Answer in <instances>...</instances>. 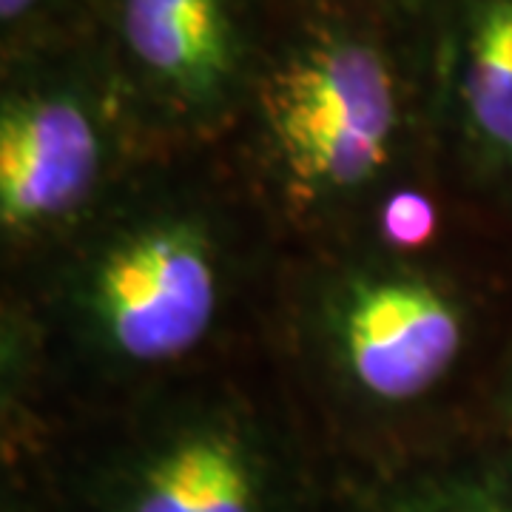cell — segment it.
<instances>
[{
    "mask_svg": "<svg viewBox=\"0 0 512 512\" xmlns=\"http://www.w3.org/2000/svg\"><path fill=\"white\" fill-rule=\"evenodd\" d=\"M282 242L220 148L160 151L72 237L0 279V336L49 424L265 339Z\"/></svg>",
    "mask_w": 512,
    "mask_h": 512,
    "instance_id": "obj_1",
    "label": "cell"
},
{
    "mask_svg": "<svg viewBox=\"0 0 512 512\" xmlns=\"http://www.w3.org/2000/svg\"><path fill=\"white\" fill-rule=\"evenodd\" d=\"M265 342L336 470L478 439L512 342V251L282 248Z\"/></svg>",
    "mask_w": 512,
    "mask_h": 512,
    "instance_id": "obj_2",
    "label": "cell"
},
{
    "mask_svg": "<svg viewBox=\"0 0 512 512\" xmlns=\"http://www.w3.org/2000/svg\"><path fill=\"white\" fill-rule=\"evenodd\" d=\"M217 148L282 248L345 239L430 160L419 23L362 0H274L251 92Z\"/></svg>",
    "mask_w": 512,
    "mask_h": 512,
    "instance_id": "obj_3",
    "label": "cell"
},
{
    "mask_svg": "<svg viewBox=\"0 0 512 512\" xmlns=\"http://www.w3.org/2000/svg\"><path fill=\"white\" fill-rule=\"evenodd\" d=\"M52 512H330L336 467L268 342L49 424Z\"/></svg>",
    "mask_w": 512,
    "mask_h": 512,
    "instance_id": "obj_4",
    "label": "cell"
},
{
    "mask_svg": "<svg viewBox=\"0 0 512 512\" xmlns=\"http://www.w3.org/2000/svg\"><path fill=\"white\" fill-rule=\"evenodd\" d=\"M154 154L97 35L0 57V279L72 237Z\"/></svg>",
    "mask_w": 512,
    "mask_h": 512,
    "instance_id": "obj_5",
    "label": "cell"
},
{
    "mask_svg": "<svg viewBox=\"0 0 512 512\" xmlns=\"http://www.w3.org/2000/svg\"><path fill=\"white\" fill-rule=\"evenodd\" d=\"M274 0H100L94 35L160 151L217 148L237 123Z\"/></svg>",
    "mask_w": 512,
    "mask_h": 512,
    "instance_id": "obj_6",
    "label": "cell"
},
{
    "mask_svg": "<svg viewBox=\"0 0 512 512\" xmlns=\"http://www.w3.org/2000/svg\"><path fill=\"white\" fill-rule=\"evenodd\" d=\"M430 160L512 248V0H430L419 18Z\"/></svg>",
    "mask_w": 512,
    "mask_h": 512,
    "instance_id": "obj_7",
    "label": "cell"
},
{
    "mask_svg": "<svg viewBox=\"0 0 512 512\" xmlns=\"http://www.w3.org/2000/svg\"><path fill=\"white\" fill-rule=\"evenodd\" d=\"M330 512H512V450L478 436L436 456L336 470Z\"/></svg>",
    "mask_w": 512,
    "mask_h": 512,
    "instance_id": "obj_8",
    "label": "cell"
},
{
    "mask_svg": "<svg viewBox=\"0 0 512 512\" xmlns=\"http://www.w3.org/2000/svg\"><path fill=\"white\" fill-rule=\"evenodd\" d=\"M100 0H0V57L94 35Z\"/></svg>",
    "mask_w": 512,
    "mask_h": 512,
    "instance_id": "obj_9",
    "label": "cell"
},
{
    "mask_svg": "<svg viewBox=\"0 0 512 512\" xmlns=\"http://www.w3.org/2000/svg\"><path fill=\"white\" fill-rule=\"evenodd\" d=\"M481 436L498 441L507 450H512V342L507 353H504V359H501L498 376H495Z\"/></svg>",
    "mask_w": 512,
    "mask_h": 512,
    "instance_id": "obj_10",
    "label": "cell"
},
{
    "mask_svg": "<svg viewBox=\"0 0 512 512\" xmlns=\"http://www.w3.org/2000/svg\"><path fill=\"white\" fill-rule=\"evenodd\" d=\"M362 3H370V6L382 9L393 18L407 20V23H419L421 12L430 0H362Z\"/></svg>",
    "mask_w": 512,
    "mask_h": 512,
    "instance_id": "obj_11",
    "label": "cell"
}]
</instances>
